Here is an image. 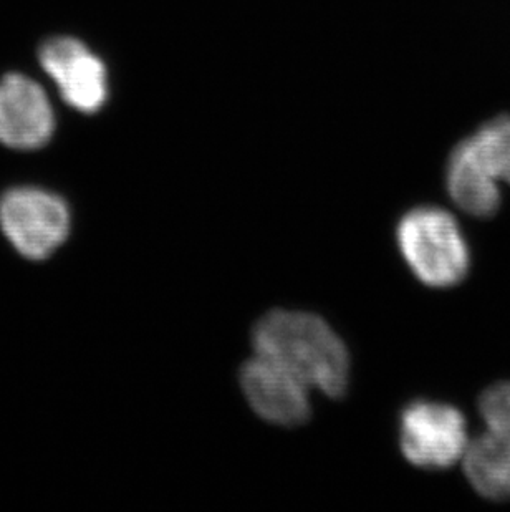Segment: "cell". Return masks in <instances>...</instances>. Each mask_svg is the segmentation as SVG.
I'll return each mask as SVG.
<instances>
[{
  "mask_svg": "<svg viewBox=\"0 0 510 512\" xmlns=\"http://www.w3.org/2000/svg\"><path fill=\"white\" fill-rule=\"evenodd\" d=\"M40 65L60 95L77 112H100L110 97V77L102 58L75 37H53L40 47Z\"/></svg>",
  "mask_w": 510,
  "mask_h": 512,
  "instance_id": "6",
  "label": "cell"
},
{
  "mask_svg": "<svg viewBox=\"0 0 510 512\" xmlns=\"http://www.w3.org/2000/svg\"><path fill=\"white\" fill-rule=\"evenodd\" d=\"M70 209L65 199L45 189L14 188L0 198V228L27 259L44 261L70 234Z\"/></svg>",
  "mask_w": 510,
  "mask_h": 512,
  "instance_id": "4",
  "label": "cell"
},
{
  "mask_svg": "<svg viewBox=\"0 0 510 512\" xmlns=\"http://www.w3.org/2000/svg\"><path fill=\"white\" fill-rule=\"evenodd\" d=\"M241 385L252 410L269 423L297 426L310 418L307 385L267 358L244 363Z\"/></svg>",
  "mask_w": 510,
  "mask_h": 512,
  "instance_id": "8",
  "label": "cell"
},
{
  "mask_svg": "<svg viewBox=\"0 0 510 512\" xmlns=\"http://www.w3.org/2000/svg\"><path fill=\"white\" fill-rule=\"evenodd\" d=\"M499 183L510 184V115L487 121L449 156V196L464 213L491 218L501 208Z\"/></svg>",
  "mask_w": 510,
  "mask_h": 512,
  "instance_id": "2",
  "label": "cell"
},
{
  "mask_svg": "<svg viewBox=\"0 0 510 512\" xmlns=\"http://www.w3.org/2000/svg\"><path fill=\"white\" fill-rule=\"evenodd\" d=\"M467 443L466 420L454 406L414 401L401 413V451L418 468L453 466L461 461Z\"/></svg>",
  "mask_w": 510,
  "mask_h": 512,
  "instance_id": "5",
  "label": "cell"
},
{
  "mask_svg": "<svg viewBox=\"0 0 510 512\" xmlns=\"http://www.w3.org/2000/svg\"><path fill=\"white\" fill-rule=\"evenodd\" d=\"M479 413L486 430L510 448V383L487 388L479 400Z\"/></svg>",
  "mask_w": 510,
  "mask_h": 512,
  "instance_id": "10",
  "label": "cell"
},
{
  "mask_svg": "<svg viewBox=\"0 0 510 512\" xmlns=\"http://www.w3.org/2000/svg\"><path fill=\"white\" fill-rule=\"evenodd\" d=\"M398 246L414 276L429 287H454L469 272V247L456 219L443 209L416 208L403 216Z\"/></svg>",
  "mask_w": 510,
  "mask_h": 512,
  "instance_id": "3",
  "label": "cell"
},
{
  "mask_svg": "<svg viewBox=\"0 0 510 512\" xmlns=\"http://www.w3.org/2000/svg\"><path fill=\"white\" fill-rule=\"evenodd\" d=\"M255 355L277 363L328 397H342L350 382V355L343 340L318 315L274 310L257 322Z\"/></svg>",
  "mask_w": 510,
  "mask_h": 512,
  "instance_id": "1",
  "label": "cell"
},
{
  "mask_svg": "<svg viewBox=\"0 0 510 512\" xmlns=\"http://www.w3.org/2000/svg\"><path fill=\"white\" fill-rule=\"evenodd\" d=\"M467 481L489 501H510V448L497 436L484 431L469 440L461 458Z\"/></svg>",
  "mask_w": 510,
  "mask_h": 512,
  "instance_id": "9",
  "label": "cell"
},
{
  "mask_svg": "<svg viewBox=\"0 0 510 512\" xmlns=\"http://www.w3.org/2000/svg\"><path fill=\"white\" fill-rule=\"evenodd\" d=\"M55 131V113L44 88L20 73L0 80V143L37 150Z\"/></svg>",
  "mask_w": 510,
  "mask_h": 512,
  "instance_id": "7",
  "label": "cell"
}]
</instances>
